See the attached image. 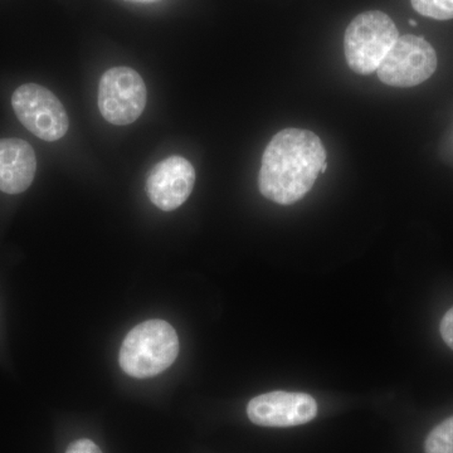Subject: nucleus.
Segmentation results:
<instances>
[{"instance_id": "nucleus-13", "label": "nucleus", "mask_w": 453, "mask_h": 453, "mask_svg": "<svg viewBox=\"0 0 453 453\" xmlns=\"http://www.w3.org/2000/svg\"><path fill=\"white\" fill-rule=\"evenodd\" d=\"M65 453H103V451L98 449L96 443L83 438V440L74 441L71 443Z\"/></svg>"}, {"instance_id": "nucleus-12", "label": "nucleus", "mask_w": 453, "mask_h": 453, "mask_svg": "<svg viewBox=\"0 0 453 453\" xmlns=\"http://www.w3.org/2000/svg\"><path fill=\"white\" fill-rule=\"evenodd\" d=\"M440 330L443 342L453 350V308L449 309L443 316Z\"/></svg>"}, {"instance_id": "nucleus-1", "label": "nucleus", "mask_w": 453, "mask_h": 453, "mask_svg": "<svg viewBox=\"0 0 453 453\" xmlns=\"http://www.w3.org/2000/svg\"><path fill=\"white\" fill-rule=\"evenodd\" d=\"M325 163L326 151L316 134L305 129L281 130L262 155L259 192L277 204H294L314 187Z\"/></svg>"}, {"instance_id": "nucleus-6", "label": "nucleus", "mask_w": 453, "mask_h": 453, "mask_svg": "<svg viewBox=\"0 0 453 453\" xmlns=\"http://www.w3.org/2000/svg\"><path fill=\"white\" fill-rule=\"evenodd\" d=\"M12 106L18 120L37 138L56 142L67 133V112L50 89L35 83L20 86L12 96Z\"/></svg>"}, {"instance_id": "nucleus-4", "label": "nucleus", "mask_w": 453, "mask_h": 453, "mask_svg": "<svg viewBox=\"0 0 453 453\" xmlns=\"http://www.w3.org/2000/svg\"><path fill=\"white\" fill-rule=\"evenodd\" d=\"M146 86L129 67L110 68L98 85V109L110 124L125 127L138 120L146 105Z\"/></svg>"}, {"instance_id": "nucleus-2", "label": "nucleus", "mask_w": 453, "mask_h": 453, "mask_svg": "<svg viewBox=\"0 0 453 453\" xmlns=\"http://www.w3.org/2000/svg\"><path fill=\"white\" fill-rule=\"evenodd\" d=\"M179 354L178 334L163 320L136 325L120 349V366L127 375L139 380L155 377L168 369Z\"/></svg>"}, {"instance_id": "nucleus-10", "label": "nucleus", "mask_w": 453, "mask_h": 453, "mask_svg": "<svg viewBox=\"0 0 453 453\" xmlns=\"http://www.w3.org/2000/svg\"><path fill=\"white\" fill-rule=\"evenodd\" d=\"M426 453H453V416L432 429L425 443Z\"/></svg>"}, {"instance_id": "nucleus-7", "label": "nucleus", "mask_w": 453, "mask_h": 453, "mask_svg": "<svg viewBox=\"0 0 453 453\" xmlns=\"http://www.w3.org/2000/svg\"><path fill=\"white\" fill-rule=\"evenodd\" d=\"M318 403L306 393L277 392L255 396L247 405L250 421L262 427H295L311 422Z\"/></svg>"}, {"instance_id": "nucleus-3", "label": "nucleus", "mask_w": 453, "mask_h": 453, "mask_svg": "<svg viewBox=\"0 0 453 453\" xmlns=\"http://www.w3.org/2000/svg\"><path fill=\"white\" fill-rule=\"evenodd\" d=\"M398 37L395 22L383 12L359 14L345 31L344 53L349 67L359 74L374 73Z\"/></svg>"}, {"instance_id": "nucleus-9", "label": "nucleus", "mask_w": 453, "mask_h": 453, "mask_svg": "<svg viewBox=\"0 0 453 453\" xmlns=\"http://www.w3.org/2000/svg\"><path fill=\"white\" fill-rule=\"evenodd\" d=\"M37 170L32 146L20 139L0 140V190L19 195L31 187Z\"/></svg>"}, {"instance_id": "nucleus-5", "label": "nucleus", "mask_w": 453, "mask_h": 453, "mask_svg": "<svg viewBox=\"0 0 453 453\" xmlns=\"http://www.w3.org/2000/svg\"><path fill=\"white\" fill-rule=\"evenodd\" d=\"M436 68L434 47L425 38L407 35L398 37L381 61L377 73L386 85L413 88L428 80Z\"/></svg>"}, {"instance_id": "nucleus-8", "label": "nucleus", "mask_w": 453, "mask_h": 453, "mask_svg": "<svg viewBox=\"0 0 453 453\" xmlns=\"http://www.w3.org/2000/svg\"><path fill=\"white\" fill-rule=\"evenodd\" d=\"M196 170L181 157H170L150 170L146 180V192L159 210H177L192 195Z\"/></svg>"}, {"instance_id": "nucleus-16", "label": "nucleus", "mask_w": 453, "mask_h": 453, "mask_svg": "<svg viewBox=\"0 0 453 453\" xmlns=\"http://www.w3.org/2000/svg\"><path fill=\"white\" fill-rule=\"evenodd\" d=\"M136 2H153V0H136Z\"/></svg>"}, {"instance_id": "nucleus-14", "label": "nucleus", "mask_w": 453, "mask_h": 453, "mask_svg": "<svg viewBox=\"0 0 453 453\" xmlns=\"http://www.w3.org/2000/svg\"><path fill=\"white\" fill-rule=\"evenodd\" d=\"M326 169H327V163H325L323 166H321V170H320V173H324L326 172Z\"/></svg>"}, {"instance_id": "nucleus-15", "label": "nucleus", "mask_w": 453, "mask_h": 453, "mask_svg": "<svg viewBox=\"0 0 453 453\" xmlns=\"http://www.w3.org/2000/svg\"><path fill=\"white\" fill-rule=\"evenodd\" d=\"M410 25H411V26H417V22H416V20L410 19Z\"/></svg>"}, {"instance_id": "nucleus-11", "label": "nucleus", "mask_w": 453, "mask_h": 453, "mask_svg": "<svg viewBox=\"0 0 453 453\" xmlns=\"http://www.w3.org/2000/svg\"><path fill=\"white\" fill-rule=\"evenodd\" d=\"M413 8L422 16L437 20L453 18V0H412Z\"/></svg>"}]
</instances>
